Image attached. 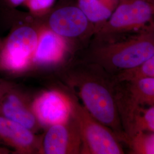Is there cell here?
<instances>
[{
    "label": "cell",
    "mask_w": 154,
    "mask_h": 154,
    "mask_svg": "<svg viewBox=\"0 0 154 154\" xmlns=\"http://www.w3.org/2000/svg\"><path fill=\"white\" fill-rule=\"evenodd\" d=\"M60 84L81 99L97 120L112 130L122 143L126 135L116 99L112 75L95 64L74 57L53 72Z\"/></svg>",
    "instance_id": "6da1fadb"
},
{
    "label": "cell",
    "mask_w": 154,
    "mask_h": 154,
    "mask_svg": "<svg viewBox=\"0 0 154 154\" xmlns=\"http://www.w3.org/2000/svg\"><path fill=\"white\" fill-rule=\"evenodd\" d=\"M153 54L154 30H149L112 41L91 39L75 57L114 76L140 66Z\"/></svg>",
    "instance_id": "7a4b0ae2"
},
{
    "label": "cell",
    "mask_w": 154,
    "mask_h": 154,
    "mask_svg": "<svg viewBox=\"0 0 154 154\" xmlns=\"http://www.w3.org/2000/svg\"><path fill=\"white\" fill-rule=\"evenodd\" d=\"M13 23L3 39L0 51V72L9 76L28 74L38 40L41 21L28 15Z\"/></svg>",
    "instance_id": "3957f363"
},
{
    "label": "cell",
    "mask_w": 154,
    "mask_h": 154,
    "mask_svg": "<svg viewBox=\"0 0 154 154\" xmlns=\"http://www.w3.org/2000/svg\"><path fill=\"white\" fill-rule=\"evenodd\" d=\"M154 30V9L146 0H119L109 20L91 39L112 41Z\"/></svg>",
    "instance_id": "277c9868"
},
{
    "label": "cell",
    "mask_w": 154,
    "mask_h": 154,
    "mask_svg": "<svg viewBox=\"0 0 154 154\" xmlns=\"http://www.w3.org/2000/svg\"><path fill=\"white\" fill-rule=\"evenodd\" d=\"M66 89L72 99V114L80 132L81 154H125L122 142L114 132L91 116L77 97Z\"/></svg>",
    "instance_id": "5b68a950"
},
{
    "label": "cell",
    "mask_w": 154,
    "mask_h": 154,
    "mask_svg": "<svg viewBox=\"0 0 154 154\" xmlns=\"http://www.w3.org/2000/svg\"><path fill=\"white\" fill-rule=\"evenodd\" d=\"M39 20L51 30L75 45L79 51L88 45L95 32L94 25L77 2L55 6Z\"/></svg>",
    "instance_id": "8992f818"
},
{
    "label": "cell",
    "mask_w": 154,
    "mask_h": 154,
    "mask_svg": "<svg viewBox=\"0 0 154 154\" xmlns=\"http://www.w3.org/2000/svg\"><path fill=\"white\" fill-rule=\"evenodd\" d=\"M78 51L75 45L57 34L41 21L38 43L28 74L49 71L54 72L72 59Z\"/></svg>",
    "instance_id": "52a82bcc"
},
{
    "label": "cell",
    "mask_w": 154,
    "mask_h": 154,
    "mask_svg": "<svg viewBox=\"0 0 154 154\" xmlns=\"http://www.w3.org/2000/svg\"><path fill=\"white\" fill-rule=\"evenodd\" d=\"M32 107L43 128L65 121L72 113L70 94L61 85L43 91L34 97Z\"/></svg>",
    "instance_id": "ba28073f"
},
{
    "label": "cell",
    "mask_w": 154,
    "mask_h": 154,
    "mask_svg": "<svg viewBox=\"0 0 154 154\" xmlns=\"http://www.w3.org/2000/svg\"><path fill=\"white\" fill-rule=\"evenodd\" d=\"M81 138L72 113L66 121L45 128L39 154H81Z\"/></svg>",
    "instance_id": "9c48e42d"
},
{
    "label": "cell",
    "mask_w": 154,
    "mask_h": 154,
    "mask_svg": "<svg viewBox=\"0 0 154 154\" xmlns=\"http://www.w3.org/2000/svg\"><path fill=\"white\" fill-rule=\"evenodd\" d=\"M33 99L14 83L0 99V116L37 134L43 128L33 111Z\"/></svg>",
    "instance_id": "30bf717a"
},
{
    "label": "cell",
    "mask_w": 154,
    "mask_h": 154,
    "mask_svg": "<svg viewBox=\"0 0 154 154\" xmlns=\"http://www.w3.org/2000/svg\"><path fill=\"white\" fill-rule=\"evenodd\" d=\"M40 142L41 135L0 116V146L12 149V154H39Z\"/></svg>",
    "instance_id": "8fae6325"
},
{
    "label": "cell",
    "mask_w": 154,
    "mask_h": 154,
    "mask_svg": "<svg viewBox=\"0 0 154 154\" xmlns=\"http://www.w3.org/2000/svg\"><path fill=\"white\" fill-rule=\"evenodd\" d=\"M116 99L125 139L139 132H154V106L134 105Z\"/></svg>",
    "instance_id": "7c38bea8"
},
{
    "label": "cell",
    "mask_w": 154,
    "mask_h": 154,
    "mask_svg": "<svg viewBox=\"0 0 154 154\" xmlns=\"http://www.w3.org/2000/svg\"><path fill=\"white\" fill-rule=\"evenodd\" d=\"M116 98L141 106H154V78L116 82Z\"/></svg>",
    "instance_id": "4fadbf2b"
},
{
    "label": "cell",
    "mask_w": 154,
    "mask_h": 154,
    "mask_svg": "<svg viewBox=\"0 0 154 154\" xmlns=\"http://www.w3.org/2000/svg\"><path fill=\"white\" fill-rule=\"evenodd\" d=\"M119 0H77V5L82 9L95 29V34L106 22Z\"/></svg>",
    "instance_id": "5bb4252c"
},
{
    "label": "cell",
    "mask_w": 154,
    "mask_h": 154,
    "mask_svg": "<svg viewBox=\"0 0 154 154\" xmlns=\"http://www.w3.org/2000/svg\"><path fill=\"white\" fill-rule=\"evenodd\" d=\"M132 154H154V132H141L126 138Z\"/></svg>",
    "instance_id": "9a60e30c"
},
{
    "label": "cell",
    "mask_w": 154,
    "mask_h": 154,
    "mask_svg": "<svg viewBox=\"0 0 154 154\" xmlns=\"http://www.w3.org/2000/svg\"><path fill=\"white\" fill-rule=\"evenodd\" d=\"M116 82H124L141 78H154V54L137 67L112 76Z\"/></svg>",
    "instance_id": "2e32d148"
},
{
    "label": "cell",
    "mask_w": 154,
    "mask_h": 154,
    "mask_svg": "<svg viewBox=\"0 0 154 154\" xmlns=\"http://www.w3.org/2000/svg\"><path fill=\"white\" fill-rule=\"evenodd\" d=\"M57 0H28L23 6L29 16L41 20L47 16L55 6Z\"/></svg>",
    "instance_id": "e0dca14e"
},
{
    "label": "cell",
    "mask_w": 154,
    "mask_h": 154,
    "mask_svg": "<svg viewBox=\"0 0 154 154\" xmlns=\"http://www.w3.org/2000/svg\"><path fill=\"white\" fill-rule=\"evenodd\" d=\"M28 0H1L2 4L8 8L15 9L20 6H23Z\"/></svg>",
    "instance_id": "ac0fdd59"
},
{
    "label": "cell",
    "mask_w": 154,
    "mask_h": 154,
    "mask_svg": "<svg viewBox=\"0 0 154 154\" xmlns=\"http://www.w3.org/2000/svg\"><path fill=\"white\" fill-rule=\"evenodd\" d=\"M15 83L0 78V99L9 88H11Z\"/></svg>",
    "instance_id": "d6986e66"
},
{
    "label": "cell",
    "mask_w": 154,
    "mask_h": 154,
    "mask_svg": "<svg viewBox=\"0 0 154 154\" xmlns=\"http://www.w3.org/2000/svg\"><path fill=\"white\" fill-rule=\"evenodd\" d=\"M11 151L9 149L0 146V154H10V153H11Z\"/></svg>",
    "instance_id": "ffe728a7"
},
{
    "label": "cell",
    "mask_w": 154,
    "mask_h": 154,
    "mask_svg": "<svg viewBox=\"0 0 154 154\" xmlns=\"http://www.w3.org/2000/svg\"><path fill=\"white\" fill-rule=\"evenodd\" d=\"M2 41H3V39L0 37V51H1V50L2 48Z\"/></svg>",
    "instance_id": "44dd1931"
},
{
    "label": "cell",
    "mask_w": 154,
    "mask_h": 154,
    "mask_svg": "<svg viewBox=\"0 0 154 154\" xmlns=\"http://www.w3.org/2000/svg\"><path fill=\"white\" fill-rule=\"evenodd\" d=\"M146 1H148V2L151 3V4H154V0H146Z\"/></svg>",
    "instance_id": "7402d4cb"
},
{
    "label": "cell",
    "mask_w": 154,
    "mask_h": 154,
    "mask_svg": "<svg viewBox=\"0 0 154 154\" xmlns=\"http://www.w3.org/2000/svg\"><path fill=\"white\" fill-rule=\"evenodd\" d=\"M152 4V5H153V7H154V4Z\"/></svg>",
    "instance_id": "603a6c76"
}]
</instances>
